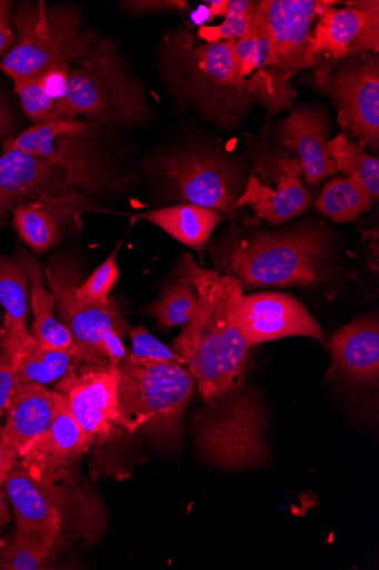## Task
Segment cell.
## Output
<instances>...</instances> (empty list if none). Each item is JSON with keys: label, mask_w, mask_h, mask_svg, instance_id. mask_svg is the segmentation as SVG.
Returning a JSON list of instances; mask_svg holds the SVG:
<instances>
[{"label": "cell", "mask_w": 379, "mask_h": 570, "mask_svg": "<svg viewBox=\"0 0 379 570\" xmlns=\"http://www.w3.org/2000/svg\"><path fill=\"white\" fill-rule=\"evenodd\" d=\"M179 272L198 293L199 307L173 350L187 360L196 380L206 404L202 416L236 431L249 423L258 405L245 386L251 346L233 318L235 297L242 287L229 275L200 268L190 253L182 256Z\"/></svg>", "instance_id": "obj_1"}, {"label": "cell", "mask_w": 379, "mask_h": 570, "mask_svg": "<svg viewBox=\"0 0 379 570\" xmlns=\"http://www.w3.org/2000/svg\"><path fill=\"white\" fill-rule=\"evenodd\" d=\"M225 219L223 214L209 207L178 204L137 215L131 222L142 220L156 225L179 243L200 253L215 228Z\"/></svg>", "instance_id": "obj_24"}, {"label": "cell", "mask_w": 379, "mask_h": 570, "mask_svg": "<svg viewBox=\"0 0 379 570\" xmlns=\"http://www.w3.org/2000/svg\"><path fill=\"white\" fill-rule=\"evenodd\" d=\"M122 240L106 261L90 275V277L77 287V295L86 303L106 305L111 303V292L120 278L118 254Z\"/></svg>", "instance_id": "obj_32"}, {"label": "cell", "mask_w": 379, "mask_h": 570, "mask_svg": "<svg viewBox=\"0 0 379 570\" xmlns=\"http://www.w3.org/2000/svg\"><path fill=\"white\" fill-rule=\"evenodd\" d=\"M18 462V454L6 443L2 433H0V488H3Z\"/></svg>", "instance_id": "obj_39"}, {"label": "cell", "mask_w": 379, "mask_h": 570, "mask_svg": "<svg viewBox=\"0 0 379 570\" xmlns=\"http://www.w3.org/2000/svg\"><path fill=\"white\" fill-rule=\"evenodd\" d=\"M0 348L12 361L19 383L56 385L72 364L71 351L52 350L38 342L28 326L4 317L0 328Z\"/></svg>", "instance_id": "obj_19"}, {"label": "cell", "mask_w": 379, "mask_h": 570, "mask_svg": "<svg viewBox=\"0 0 379 570\" xmlns=\"http://www.w3.org/2000/svg\"><path fill=\"white\" fill-rule=\"evenodd\" d=\"M13 7V2L0 0V59H4L17 43V35L11 23Z\"/></svg>", "instance_id": "obj_37"}, {"label": "cell", "mask_w": 379, "mask_h": 570, "mask_svg": "<svg viewBox=\"0 0 379 570\" xmlns=\"http://www.w3.org/2000/svg\"><path fill=\"white\" fill-rule=\"evenodd\" d=\"M118 366L124 430L142 433L161 448L172 446L182 435L184 414L197 385L189 368L143 362L131 354Z\"/></svg>", "instance_id": "obj_6"}, {"label": "cell", "mask_w": 379, "mask_h": 570, "mask_svg": "<svg viewBox=\"0 0 379 570\" xmlns=\"http://www.w3.org/2000/svg\"><path fill=\"white\" fill-rule=\"evenodd\" d=\"M14 86L24 114L34 125L66 119L60 104L43 94L36 77Z\"/></svg>", "instance_id": "obj_33"}, {"label": "cell", "mask_w": 379, "mask_h": 570, "mask_svg": "<svg viewBox=\"0 0 379 570\" xmlns=\"http://www.w3.org/2000/svg\"><path fill=\"white\" fill-rule=\"evenodd\" d=\"M362 141H353L342 132L328 141L330 157L335 161L337 171L346 178L361 184L373 199L379 195V161L368 154Z\"/></svg>", "instance_id": "obj_27"}, {"label": "cell", "mask_w": 379, "mask_h": 570, "mask_svg": "<svg viewBox=\"0 0 379 570\" xmlns=\"http://www.w3.org/2000/svg\"><path fill=\"white\" fill-rule=\"evenodd\" d=\"M209 22L218 17H225L228 10V0H209Z\"/></svg>", "instance_id": "obj_42"}, {"label": "cell", "mask_w": 379, "mask_h": 570, "mask_svg": "<svg viewBox=\"0 0 379 570\" xmlns=\"http://www.w3.org/2000/svg\"><path fill=\"white\" fill-rule=\"evenodd\" d=\"M174 200L230 215L242 193L238 171L220 154L206 148L177 149L152 160Z\"/></svg>", "instance_id": "obj_9"}, {"label": "cell", "mask_w": 379, "mask_h": 570, "mask_svg": "<svg viewBox=\"0 0 379 570\" xmlns=\"http://www.w3.org/2000/svg\"><path fill=\"white\" fill-rule=\"evenodd\" d=\"M321 87L336 102L340 128L377 150L379 144V62L377 55L343 65Z\"/></svg>", "instance_id": "obj_14"}, {"label": "cell", "mask_w": 379, "mask_h": 570, "mask_svg": "<svg viewBox=\"0 0 379 570\" xmlns=\"http://www.w3.org/2000/svg\"><path fill=\"white\" fill-rule=\"evenodd\" d=\"M337 2L319 14L309 37L303 69H313L322 86L340 62L378 55V2Z\"/></svg>", "instance_id": "obj_8"}, {"label": "cell", "mask_w": 379, "mask_h": 570, "mask_svg": "<svg viewBox=\"0 0 379 570\" xmlns=\"http://www.w3.org/2000/svg\"><path fill=\"white\" fill-rule=\"evenodd\" d=\"M11 521V513L7 502V493L0 489V533H2Z\"/></svg>", "instance_id": "obj_41"}, {"label": "cell", "mask_w": 379, "mask_h": 570, "mask_svg": "<svg viewBox=\"0 0 379 570\" xmlns=\"http://www.w3.org/2000/svg\"><path fill=\"white\" fill-rule=\"evenodd\" d=\"M13 257L22 267L29 282L30 308L34 317L31 334L49 348L70 351L73 337L68 327L56 316V299L46 284L43 269L36 257L26 249H17Z\"/></svg>", "instance_id": "obj_23"}, {"label": "cell", "mask_w": 379, "mask_h": 570, "mask_svg": "<svg viewBox=\"0 0 379 570\" xmlns=\"http://www.w3.org/2000/svg\"><path fill=\"white\" fill-rule=\"evenodd\" d=\"M258 3L250 0H228L226 20L220 26L199 28L196 35L205 42H216L245 38L251 29Z\"/></svg>", "instance_id": "obj_31"}, {"label": "cell", "mask_w": 379, "mask_h": 570, "mask_svg": "<svg viewBox=\"0 0 379 570\" xmlns=\"http://www.w3.org/2000/svg\"><path fill=\"white\" fill-rule=\"evenodd\" d=\"M127 335L126 332L111 328L104 332L101 341V350L106 358H110L116 365L128 356L127 348L123 344V337Z\"/></svg>", "instance_id": "obj_38"}, {"label": "cell", "mask_w": 379, "mask_h": 570, "mask_svg": "<svg viewBox=\"0 0 379 570\" xmlns=\"http://www.w3.org/2000/svg\"><path fill=\"white\" fill-rule=\"evenodd\" d=\"M169 285L161 296L146 308V314L154 317L161 330L188 326L199 307V295L183 274Z\"/></svg>", "instance_id": "obj_28"}, {"label": "cell", "mask_w": 379, "mask_h": 570, "mask_svg": "<svg viewBox=\"0 0 379 570\" xmlns=\"http://www.w3.org/2000/svg\"><path fill=\"white\" fill-rule=\"evenodd\" d=\"M18 384L19 381L12 361L7 352L0 348V419L4 416Z\"/></svg>", "instance_id": "obj_36"}, {"label": "cell", "mask_w": 379, "mask_h": 570, "mask_svg": "<svg viewBox=\"0 0 379 570\" xmlns=\"http://www.w3.org/2000/svg\"><path fill=\"white\" fill-rule=\"evenodd\" d=\"M119 7L129 17L183 13L189 10L187 0H126Z\"/></svg>", "instance_id": "obj_35"}, {"label": "cell", "mask_w": 379, "mask_h": 570, "mask_svg": "<svg viewBox=\"0 0 379 570\" xmlns=\"http://www.w3.org/2000/svg\"><path fill=\"white\" fill-rule=\"evenodd\" d=\"M119 386V366L106 357L72 361L64 377L56 384V391L67 399L90 446L106 444L124 430Z\"/></svg>", "instance_id": "obj_10"}, {"label": "cell", "mask_w": 379, "mask_h": 570, "mask_svg": "<svg viewBox=\"0 0 379 570\" xmlns=\"http://www.w3.org/2000/svg\"><path fill=\"white\" fill-rule=\"evenodd\" d=\"M0 305L11 320L28 326L31 311L29 282L16 258L3 253H0Z\"/></svg>", "instance_id": "obj_30"}, {"label": "cell", "mask_w": 379, "mask_h": 570, "mask_svg": "<svg viewBox=\"0 0 379 570\" xmlns=\"http://www.w3.org/2000/svg\"><path fill=\"white\" fill-rule=\"evenodd\" d=\"M46 284L51 292L60 316L73 337L72 361L84 362L104 357L101 341L106 331H129L119 303L112 299L106 305L86 303L77 295L81 284V268L64 255L52 257L43 269Z\"/></svg>", "instance_id": "obj_11"}, {"label": "cell", "mask_w": 379, "mask_h": 570, "mask_svg": "<svg viewBox=\"0 0 379 570\" xmlns=\"http://www.w3.org/2000/svg\"><path fill=\"white\" fill-rule=\"evenodd\" d=\"M132 341L131 355L143 362H166L187 366V360L173 348L157 340L144 326L130 332Z\"/></svg>", "instance_id": "obj_34"}, {"label": "cell", "mask_w": 379, "mask_h": 570, "mask_svg": "<svg viewBox=\"0 0 379 570\" xmlns=\"http://www.w3.org/2000/svg\"><path fill=\"white\" fill-rule=\"evenodd\" d=\"M373 197L358 181L336 177L321 189L315 202L316 210L338 224L355 223L368 213Z\"/></svg>", "instance_id": "obj_26"}, {"label": "cell", "mask_w": 379, "mask_h": 570, "mask_svg": "<svg viewBox=\"0 0 379 570\" xmlns=\"http://www.w3.org/2000/svg\"><path fill=\"white\" fill-rule=\"evenodd\" d=\"M333 370L365 385L379 377V325L377 317H362L336 332L329 341Z\"/></svg>", "instance_id": "obj_21"}, {"label": "cell", "mask_w": 379, "mask_h": 570, "mask_svg": "<svg viewBox=\"0 0 379 570\" xmlns=\"http://www.w3.org/2000/svg\"><path fill=\"white\" fill-rule=\"evenodd\" d=\"M312 198V193L302 183L300 161L283 153L259 163L238 197L235 209L248 206L261 220L282 225L302 215Z\"/></svg>", "instance_id": "obj_13"}, {"label": "cell", "mask_w": 379, "mask_h": 570, "mask_svg": "<svg viewBox=\"0 0 379 570\" xmlns=\"http://www.w3.org/2000/svg\"><path fill=\"white\" fill-rule=\"evenodd\" d=\"M112 130L87 120H53L33 125L3 149L44 159L59 167L74 189L103 197L120 187L108 138Z\"/></svg>", "instance_id": "obj_7"}, {"label": "cell", "mask_w": 379, "mask_h": 570, "mask_svg": "<svg viewBox=\"0 0 379 570\" xmlns=\"http://www.w3.org/2000/svg\"><path fill=\"white\" fill-rule=\"evenodd\" d=\"M331 0H265L257 13L262 19L272 42L275 67L285 82L300 70L309 37L322 10Z\"/></svg>", "instance_id": "obj_16"}, {"label": "cell", "mask_w": 379, "mask_h": 570, "mask_svg": "<svg viewBox=\"0 0 379 570\" xmlns=\"http://www.w3.org/2000/svg\"><path fill=\"white\" fill-rule=\"evenodd\" d=\"M60 544L17 528L0 546V570L47 569Z\"/></svg>", "instance_id": "obj_29"}, {"label": "cell", "mask_w": 379, "mask_h": 570, "mask_svg": "<svg viewBox=\"0 0 379 570\" xmlns=\"http://www.w3.org/2000/svg\"><path fill=\"white\" fill-rule=\"evenodd\" d=\"M3 489L12 504L18 529L62 543V515L58 507L20 461Z\"/></svg>", "instance_id": "obj_22"}, {"label": "cell", "mask_w": 379, "mask_h": 570, "mask_svg": "<svg viewBox=\"0 0 379 570\" xmlns=\"http://www.w3.org/2000/svg\"><path fill=\"white\" fill-rule=\"evenodd\" d=\"M63 109L68 120L84 118L113 130L143 127L153 117L147 90L128 68L119 41L104 36L72 70Z\"/></svg>", "instance_id": "obj_3"}, {"label": "cell", "mask_w": 379, "mask_h": 570, "mask_svg": "<svg viewBox=\"0 0 379 570\" xmlns=\"http://www.w3.org/2000/svg\"><path fill=\"white\" fill-rule=\"evenodd\" d=\"M233 318L249 346L302 336L325 343L319 324L297 298L283 293L246 296L239 289L233 302Z\"/></svg>", "instance_id": "obj_15"}, {"label": "cell", "mask_w": 379, "mask_h": 570, "mask_svg": "<svg viewBox=\"0 0 379 570\" xmlns=\"http://www.w3.org/2000/svg\"><path fill=\"white\" fill-rule=\"evenodd\" d=\"M14 130V117L9 102L0 96V140H10Z\"/></svg>", "instance_id": "obj_40"}, {"label": "cell", "mask_w": 379, "mask_h": 570, "mask_svg": "<svg viewBox=\"0 0 379 570\" xmlns=\"http://www.w3.org/2000/svg\"><path fill=\"white\" fill-rule=\"evenodd\" d=\"M71 190L77 189L56 165L21 150H4L0 157V232L17 206Z\"/></svg>", "instance_id": "obj_17"}, {"label": "cell", "mask_w": 379, "mask_h": 570, "mask_svg": "<svg viewBox=\"0 0 379 570\" xmlns=\"http://www.w3.org/2000/svg\"><path fill=\"white\" fill-rule=\"evenodd\" d=\"M12 217L19 236L37 254L58 246L68 232L74 234L59 214L37 202L17 206Z\"/></svg>", "instance_id": "obj_25"}, {"label": "cell", "mask_w": 379, "mask_h": 570, "mask_svg": "<svg viewBox=\"0 0 379 570\" xmlns=\"http://www.w3.org/2000/svg\"><path fill=\"white\" fill-rule=\"evenodd\" d=\"M329 122L309 108L295 110L279 127L281 145L298 154L302 178L309 187L319 186L338 174L328 149Z\"/></svg>", "instance_id": "obj_18"}, {"label": "cell", "mask_w": 379, "mask_h": 570, "mask_svg": "<svg viewBox=\"0 0 379 570\" xmlns=\"http://www.w3.org/2000/svg\"><path fill=\"white\" fill-rule=\"evenodd\" d=\"M235 46L233 40L205 42L192 29L179 27L157 50L161 79L179 106L226 129L237 127L253 104L263 101L242 78Z\"/></svg>", "instance_id": "obj_2"}, {"label": "cell", "mask_w": 379, "mask_h": 570, "mask_svg": "<svg viewBox=\"0 0 379 570\" xmlns=\"http://www.w3.org/2000/svg\"><path fill=\"white\" fill-rule=\"evenodd\" d=\"M11 23L17 43L0 62V70L14 85L52 67H78L100 37L73 4L21 2L13 7Z\"/></svg>", "instance_id": "obj_4"}, {"label": "cell", "mask_w": 379, "mask_h": 570, "mask_svg": "<svg viewBox=\"0 0 379 570\" xmlns=\"http://www.w3.org/2000/svg\"><path fill=\"white\" fill-rule=\"evenodd\" d=\"M330 245V230L317 226L258 233L230 248L227 269L242 289L313 285L329 276Z\"/></svg>", "instance_id": "obj_5"}, {"label": "cell", "mask_w": 379, "mask_h": 570, "mask_svg": "<svg viewBox=\"0 0 379 570\" xmlns=\"http://www.w3.org/2000/svg\"><path fill=\"white\" fill-rule=\"evenodd\" d=\"M0 428L6 443L22 456L48 431L53 416V393L44 385L19 383Z\"/></svg>", "instance_id": "obj_20"}, {"label": "cell", "mask_w": 379, "mask_h": 570, "mask_svg": "<svg viewBox=\"0 0 379 570\" xmlns=\"http://www.w3.org/2000/svg\"><path fill=\"white\" fill-rule=\"evenodd\" d=\"M52 393L53 416L48 431L19 458L51 500L82 484L79 463L91 448L64 395Z\"/></svg>", "instance_id": "obj_12"}]
</instances>
